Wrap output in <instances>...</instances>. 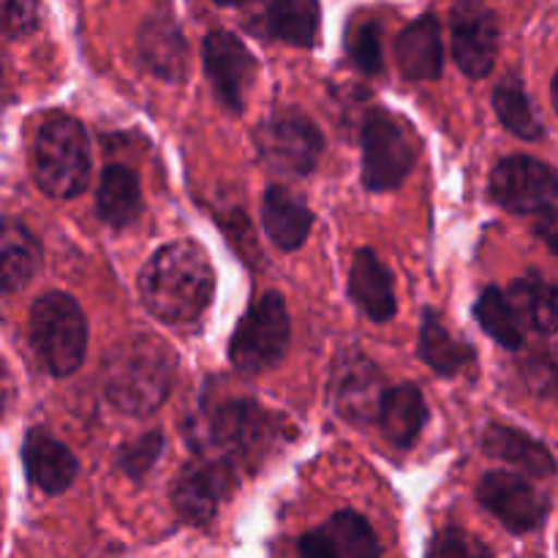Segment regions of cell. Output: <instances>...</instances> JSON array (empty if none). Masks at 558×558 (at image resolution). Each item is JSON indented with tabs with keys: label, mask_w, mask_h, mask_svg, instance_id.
<instances>
[{
	"label": "cell",
	"mask_w": 558,
	"mask_h": 558,
	"mask_svg": "<svg viewBox=\"0 0 558 558\" xmlns=\"http://www.w3.org/2000/svg\"><path fill=\"white\" fill-rule=\"evenodd\" d=\"M534 232L558 256V207H545L543 213H537Z\"/></svg>",
	"instance_id": "34"
},
{
	"label": "cell",
	"mask_w": 558,
	"mask_h": 558,
	"mask_svg": "<svg viewBox=\"0 0 558 558\" xmlns=\"http://www.w3.org/2000/svg\"><path fill=\"white\" fill-rule=\"evenodd\" d=\"M396 58L409 80H436L441 71V31L436 16L425 14L403 27L396 41Z\"/></svg>",
	"instance_id": "21"
},
{
	"label": "cell",
	"mask_w": 558,
	"mask_h": 558,
	"mask_svg": "<svg viewBox=\"0 0 558 558\" xmlns=\"http://www.w3.org/2000/svg\"><path fill=\"white\" fill-rule=\"evenodd\" d=\"M289 314L278 292H267L245 311L229 343V360L240 374L270 371L287 354Z\"/></svg>",
	"instance_id": "6"
},
{
	"label": "cell",
	"mask_w": 558,
	"mask_h": 558,
	"mask_svg": "<svg viewBox=\"0 0 558 558\" xmlns=\"http://www.w3.org/2000/svg\"><path fill=\"white\" fill-rule=\"evenodd\" d=\"M417 161L414 129L390 112H371L363 125V185L368 191H392L409 178Z\"/></svg>",
	"instance_id": "5"
},
{
	"label": "cell",
	"mask_w": 558,
	"mask_h": 558,
	"mask_svg": "<svg viewBox=\"0 0 558 558\" xmlns=\"http://www.w3.org/2000/svg\"><path fill=\"white\" fill-rule=\"evenodd\" d=\"M545 374H548V381L554 385V390L558 392V363L545 365Z\"/></svg>",
	"instance_id": "35"
},
{
	"label": "cell",
	"mask_w": 558,
	"mask_h": 558,
	"mask_svg": "<svg viewBox=\"0 0 558 558\" xmlns=\"http://www.w3.org/2000/svg\"><path fill=\"white\" fill-rule=\"evenodd\" d=\"M322 147H325V140L319 129L314 120L300 112L276 114L256 131V150L265 167L289 178H303L314 172L322 158Z\"/></svg>",
	"instance_id": "7"
},
{
	"label": "cell",
	"mask_w": 558,
	"mask_h": 558,
	"mask_svg": "<svg viewBox=\"0 0 558 558\" xmlns=\"http://www.w3.org/2000/svg\"><path fill=\"white\" fill-rule=\"evenodd\" d=\"M33 172L38 189L52 199L82 194L90 174L85 129L69 114H52L41 123L33 145Z\"/></svg>",
	"instance_id": "3"
},
{
	"label": "cell",
	"mask_w": 558,
	"mask_h": 558,
	"mask_svg": "<svg viewBox=\"0 0 558 558\" xmlns=\"http://www.w3.org/2000/svg\"><path fill=\"white\" fill-rule=\"evenodd\" d=\"M163 450V436L158 430H150V434L140 436L136 441L125 445L120 450V469L129 474L131 480H142L153 469V463L158 461Z\"/></svg>",
	"instance_id": "32"
},
{
	"label": "cell",
	"mask_w": 558,
	"mask_h": 558,
	"mask_svg": "<svg viewBox=\"0 0 558 558\" xmlns=\"http://www.w3.org/2000/svg\"><path fill=\"white\" fill-rule=\"evenodd\" d=\"M216 3H221V5H234V3H240V0H216Z\"/></svg>",
	"instance_id": "37"
},
{
	"label": "cell",
	"mask_w": 558,
	"mask_h": 558,
	"mask_svg": "<svg viewBox=\"0 0 558 558\" xmlns=\"http://www.w3.org/2000/svg\"><path fill=\"white\" fill-rule=\"evenodd\" d=\"M41 245L27 227L0 221V292H16L36 276Z\"/></svg>",
	"instance_id": "23"
},
{
	"label": "cell",
	"mask_w": 558,
	"mask_h": 558,
	"mask_svg": "<svg viewBox=\"0 0 558 558\" xmlns=\"http://www.w3.org/2000/svg\"><path fill=\"white\" fill-rule=\"evenodd\" d=\"M494 107L499 114L501 125L507 131H512L521 140H539L543 136V123H539L537 112H534L532 101H529L526 90L521 87L518 80H505L494 93Z\"/></svg>",
	"instance_id": "29"
},
{
	"label": "cell",
	"mask_w": 558,
	"mask_h": 558,
	"mask_svg": "<svg viewBox=\"0 0 558 558\" xmlns=\"http://www.w3.org/2000/svg\"><path fill=\"white\" fill-rule=\"evenodd\" d=\"M483 447L490 458L507 461L510 466L521 469L523 474H529V477L548 480L556 474V458L550 456L548 447L518 428H507V425H488L483 434Z\"/></svg>",
	"instance_id": "19"
},
{
	"label": "cell",
	"mask_w": 558,
	"mask_h": 558,
	"mask_svg": "<svg viewBox=\"0 0 558 558\" xmlns=\"http://www.w3.org/2000/svg\"><path fill=\"white\" fill-rule=\"evenodd\" d=\"M262 223L265 232L278 248L298 251L305 243L314 223V213L305 205L303 196H298L289 189H270L262 202Z\"/></svg>",
	"instance_id": "20"
},
{
	"label": "cell",
	"mask_w": 558,
	"mask_h": 558,
	"mask_svg": "<svg viewBox=\"0 0 558 558\" xmlns=\"http://www.w3.org/2000/svg\"><path fill=\"white\" fill-rule=\"evenodd\" d=\"M349 294L354 305L371 322H390L396 316V287L387 267L376 259L371 248H360L354 254L352 272H349Z\"/></svg>",
	"instance_id": "18"
},
{
	"label": "cell",
	"mask_w": 558,
	"mask_h": 558,
	"mask_svg": "<svg viewBox=\"0 0 558 558\" xmlns=\"http://www.w3.org/2000/svg\"><path fill=\"white\" fill-rule=\"evenodd\" d=\"M385 392V376L365 354L349 349L332 365L330 401L338 417L354 425L371 423L379 414Z\"/></svg>",
	"instance_id": "8"
},
{
	"label": "cell",
	"mask_w": 558,
	"mask_h": 558,
	"mask_svg": "<svg viewBox=\"0 0 558 558\" xmlns=\"http://www.w3.org/2000/svg\"><path fill=\"white\" fill-rule=\"evenodd\" d=\"M38 25V0H0V33L27 36Z\"/></svg>",
	"instance_id": "33"
},
{
	"label": "cell",
	"mask_w": 558,
	"mask_h": 558,
	"mask_svg": "<svg viewBox=\"0 0 558 558\" xmlns=\"http://www.w3.org/2000/svg\"><path fill=\"white\" fill-rule=\"evenodd\" d=\"M300 558H381L379 539L360 512H336L298 543Z\"/></svg>",
	"instance_id": "15"
},
{
	"label": "cell",
	"mask_w": 558,
	"mask_h": 558,
	"mask_svg": "<svg viewBox=\"0 0 558 558\" xmlns=\"http://www.w3.org/2000/svg\"><path fill=\"white\" fill-rule=\"evenodd\" d=\"M428 558H494L488 545L463 529H441L428 545Z\"/></svg>",
	"instance_id": "30"
},
{
	"label": "cell",
	"mask_w": 558,
	"mask_h": 558,
	"mask_svg": "<svg viewBox=\"0 0 558 558\" xmlns=\"http://www.w3.org/2000/svg\"><path fill=\"white\" fill-rule=\"evenodd\" d=\"M477 499L512 534L534 532L548 515L545 496L537 488H532L526 480L510 472L485 474L477 485Z\"/></svg>",
	"instance_id": "13"
},
{
	"label": "cell",
	"mask_w": 558,
	"mask_h": 558,
	"mask_svg": "<svg viewBox=\"0 0 558 558\" xmlns=\"http://www.w3.org/2000/svg\"><path fill=\"white\" fill-rule=\"evenodd\" d=\"M276 425L272 417L254 401H232L216 409L210 417V441L218 458L227 463L251 461L256 452L270 445Z\"/></svg>",
	"instance_id": "11"
},
{
	"label": "cell",
	"mask_w": 558,
	"mask_h": 558,
	"mask_svg": "<svg viewBox=\"0 0 558 558\" xmlns=\"http://www.w3.org/2000/svg\"><path fill=\"white\" fill-rule=\"evenodd\" d=\"M452 54L466 76H488L499 54V25L483 0H461L450 16Z\"/></svg>",
	"instance_id": "12"
},
{
	"label": "cell",
	"mask_w": 558,
	"mask_h": 558,
	"mask_svg": "<svg viewBox=\"0 0 558 558\" xmlns=\"http://www.w3.org/2000/svg\"><path fill=\"white\" fill-rule=\"evenodd\" d=\"M265 25L272 38L311 47L319 31V3L316 0H267Z\"/></svg>",
	"instance_id": "27"
},
{
	"label": "cell",
	"mask_w": 558,
	"mask_h": 558,
	"mask_svg": "<svg viewBox=\"0 0 558 558\" xmlns=\"http://www.w3.org/2000/svg\"><path fill=\"white\" fill-rule=\"evenodd\" d=\"M22 463H25L31 483L41 488L44 494H63L76 480V472H80V463L71 456L69 447L60 445L58 439H52L44 430H31L25 436Z\"/></svg>",
	"instance_id": "17"
},
{
	"label": "cell",
	"mask_w": 558,
	"mask_h": 558,
	"mask_svg": "<svg viewBox=\"0 0 558 558\" xmlns=\"http://www.w3.org/2000/svg\"><path fill=\"white\" fill-rule=\"evenodd\" d=\"M474 314H477L480 327H483L496 343H501L505 349L523 347L521 322H518L515 308H512L510 300H507V294L501 292V289H485V292L480 294L477 305H474Z\"/></svg>",
	"instance_id": "28"
},
{
	"label": "cell",
	"mask_w": 558,
	"mask_h": 558,
	"mask_svg": "<svg viewBox=\"0 0 558 558\" xmlns=\"http://www.w3.org/2000/svg\"><path fill=\"white\" fill-rule=\"evenodd\" d=\"M174 379V354L156 336H129L104 360V396L114 409L147 417L167 401Z\"/></svg>",
	"instance_id": "2"
},
{
	"label": "cell",
	"mask_w": 558,
	"mask_h": 558,
	"mask_svg": "<svg viewBox=\"0 0 558 558\" xmlns=\"http://www.w3.org/2000/svg\"><path fill=\"white\" fill-rule=\"evenodd\" d=\"M142 213L140 180L125 167H107L98 183V216L109 227H125Z\"/></svg>",
	"instance_id": "25"
},
{
	"label": "cell",
	"mask_w": 558,
	"mask_h": 558,
	"mask_svg": "<svg viewBox=\"0 0 558 558\" xmlns=\"http://www.w3.org/2000/svg\"><path fill=\"white\" fill-rule=\"evenodd\" d=\"M216 289V272L196 243L163 245L140 276V298L156 319L185 325L207 311Z\"/></svg>",
	"instance_id": "1"
},
{
	"label": "cell",
	"mask_w": 558,
	"mask_h": 558,
	"mask_svg": "<svg viewBox=\"0 0 558 558\" xmlns=\"http://www.w3.org/2000/svg\"><path fill=\"white\" fill-rule=\"evenodd\" d=\"M31 343L52 376H71L87 352V322L69 294L49 292L33 303Z\"/></svg>",
	"instance_id": "4"
},
{
	"label": "cell",
	"mask_w": 558,
	"mask_h": 558,
	"mask_svg": "<svg viewBox=\"0 0 558 558\" xmlns=\"http://www.w3.org/2000/svg\"><path fill=\"white\" fill-rule=\"evenodd\" d=\"M420 357L441 376H456L474 363V352L463 341L452 338L441 325L439 314L425 311L420 327Z\"/></svg>",
	"instance_id": "26"
},
{
	"label": "cell",
	"mask_w": 558,
	"mask_h": 558,
	"mask_svg": "<svg viewBox=\"0 0 558 558\" xmlns=\"http://www.w3.org/2000/svg\"><path fill=\"white\" fill-rule=\"evenodd\" d=\"M0 93H3V65H0Z\"/></svg>",
	"instance_id": "38"
},
{
	"label": "cell",
	"mask_w": 558,
	"mask_h": 558,
	"mask_svg": "<svg viewBox=\"0 0 558 558\" xmlns=\"http://www.w3.org/2000/svg\"><path fill=\"white\" fill-rule=\"evenodd\" d=\"M232 480L234 466L218 456H202L196 461L185 463L172 485L174 512L185 523L205 526L207 521H213L218 505H221V499L232 488Z\"/></svg>",
	"instance_id": "9"
},
{
	"label": "cell",
	"mask_w": 558,
	"mask_h": 558,
	"mask_svg": "<svg viewBox=\"0 0 558 558\" xmlns=\"http://www.w3.org/2000/svg\"><path fill=\"white\" fill-rule=\"evenodd\" d=\"M205 71L216 96L229 109L240 112L256 74V63L245 44L227 31H213L205 38Z\"/></svg>",
	"instance_id": "14"
},
{
	"label": "cell",
	"mask_w": 558,
	"mask_h": 558,
	"mask_svg": "<svg viewBox=\"0 0 558 558\" xmlns=\"http://www.w3.org/2000/svg\"><path fill=\"white\" fill-rule=\"evenodd\" d=\"M510 305L515 308L518 322H526L532 330L558 332V287L545 281V278H521L512 283L510 294H507Z\"/></svg>",
	"instance_id": "24"
},
{
	"label": "cell",
	"mask_w": 558,
	"mask_h": 558,
	"mask_svg": "<svg viewBox=\"0 0 558 558\" xmlns=\"http://www.w3.org/2000/svg\"><path fill=\"white\" fill-rule=\"evenodd\" d=\"M349 58L354 60L365 74H379L381 71V41L376 22H363L349 31Z\"/></svg>",
	"instance_id": "31"
},
{
	"label": "cell",
	"mask_w": 558,
	"mask_h": 558,
	"mask_svg": "<svg viewBox=\"0 0 558 558\" xmlns=\"http://www.w3.org/2000/svg\"><path fill=\"white\" fill-rule=\"evenodd\" d=\"M140 54L147 69L163 82H183L189 69V49L172 14L158 11L147 16L140 31Z\"/></svg>",
	"instance_id": "16"
},
{
	"label": "cell",
	"mask_w": 558,
	"mask_h": 558,
	"mask_svg": "<svg viewBox=\"0 0 558 558\" xmlns=\"http://www.w3.org/2000/svg\"><path fill=\"white\" fill-rule=\"evenodd\" d=\"M376 420H379L381 434L387 436V441L407 450L417 441L420 430L428 423V407H425L423 392L412 385L392 387L381 398Z\"/></svg>",
	"instance_id": "22"
},
{
	"label": "cell",
	"mask_w": 558,
	"mask_h": 558,
	"mask_svg": "<svg viewBox=\"0 0 558 558\" xmlns=\"http://www.w3.org/2000/svg\"><path fill=\"white\" fill-rule=\"evenodd\" d=\"M490 194L510 213H543L558 196V174L529 156H510L496 163Z\"/></svg>",
	"instance_id": "10"
},
{
	"label": "cell",
	"mask_w": 558,
	"mask_h": 558,
	"mask_svg": "<svg viewBox=\"0 0 558 558\" xmlns=\"http://www.w3.org/2000/svg\"><path fill=\"white\" fill-rule=\"evenodd\" d=\"M554 104H556V112H558V71H556V80H554Z\"/></svg>",
	"instance_id": "36"
}]
</instances>
